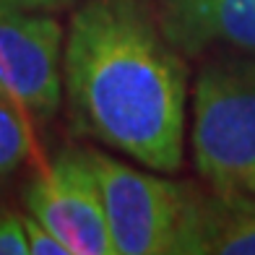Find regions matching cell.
Here are the masks:
<instances>
[{
  "label": "cell",
  "instance_id": "cell-4",
  "mask_svg": "<svg viewBox=\"0 0 255 255\" xmlns=\"http://www.w3.org/2000/svg\"><path fill=\"white\" fill-rule=\"evenodd\" d=\"M26 214L52 229L71 255H115L91 148H63L37 169L24 193Z\"/></svg>",
  "mask_w": 255,
  "mask_h": 255
},
{
  "label": "cell",
  "instance_id": "cell-7",
  "mask_svg": "<svg viewBox=\"0 0 255 255\" xmlns=\"http://www.w3.org/2000/svg\"><path fill=\"white\" fill-rule=\"evenodd\" d=\"M180 255H255V195L185 182Z\"/></svg>",
  "mask_w": 255,
  "mask_h": 255
},
{
  "label": "cell",
  "instance_id": "cell-8",
  "mask_svg": "<svg viewBox=\"0 0 255 255\" xmlns=\"http://www.w3.org/2000/svg\"><path fill=\"white\" fill-rule=\"evenodd\" d=\"M31 115L13 94L0 86V180L26 164L34 151Z\"/></svg>",
  "mask_w": 255,
  "mask_h": 255
},
{
  "label": "cell",
  "instance_id": "cell-3",
  "mask_svg": "<svg viewBox=\"0 0 255 255\" xmlns=\"http://www.w3.org/2000/svg\"><path fill=\"white\" fill-rule=\"evenodd\" d=\"M115 255H180L185 182L91 151Z\"/></svg>",
  "mask_w": 255,
  "mask_h": 255
},
{
  "label": "cell",
  "instance_id": "cell-11",
  "mask_svg": "<svg viewBox=\"0 0 255 255\" xmlns=\"http://www.w3.org/2000/svg\"><path fill=\"white\" fill-rule=\"evenodd\" d=\"M84 0H0V13L18 10V13H60Z\"/></svg>",
  "mask_w": 255,
  "mask_h": 255
},
{
  "label": "cell",
  "instance_id": "cell-6",
  "mask_svg": "<svg viewBox=\"0 0 255 255\" xmlns=\"http://www.w3.org/2000/svg\"><path fill=\"white\" fill-rule=\"evenodd\" d=\"M159 24L180 52L232 47L255 55V0H159Z\"/></svg>",
  "mask_w": 255,
  "mask_h": 255
},
{
  "label": "cell",
  "instance_id": "cell-10",
  "mask_svg": "<svg viewBox=\"0 0 255 255\" xmlns=\"http://www.w3.org/2000/svg\"><path fill=\"white\" fill-rule=\"evenodd\" d=\"M0 255H29L24 219L18 214H0Z\"/></svg>",
  "mask_w": 255,
  "mask_h": 255
},
{
  "label": "cell",
  "instance_id": "cell-9",
  "mask_svg": "<svg viewBox=\"0 0 255 255\" xmlns=\"http://www.w3.org/2000/svg\"><path fill=\"white\" fill-rule=\"evenodd\" d=\"M24 219V232L29 242V255H71L68 248L63 245V240L55 235L52 229H47L39 219H34L31 214L21 216Z\"/></svg>",
  "mask_w": 255,
  "mask_h": 255
},
{
  "label": "cell",
  "instance_id": "cell-5",
  "mask_svg": "<svg viewBox=\"0 0 255 255\" xmlns=\"http://www.w3.org/2000/svg\"><path fill=\"white\" fill-rule=\"evenodd\" d=\"M65 31L55 13H0V86L34 120L47 123L63 102Z\"/></svg>",
  "mask_w": 255,
  "mask_h": 255
},
{
  "label": "cell",
  "instance_id": "cell-1",
  "mask_svg": "<svg viewBox=\"0 0 255 255\" xmlns=\"http://www.w3.org/2000/svg\"><path fill=\"white\" fill-rule=\"evenodd\" d=\"M63 91L78 133L146 169L182 167L188 68L143 0H84L63 50Z\"/></svg>",
  "mask_w": 255,
  "mask_h": 255
},
{
  "label": "cell",
  "instance_id": "cell-2",
  "mask_svg": "<svg viewBox=\"0 0 255 255\" xmlns=\"http://www.w3.org/2000/svg\"><path fill=\"white\" fill-rule=\"evenodd\" d=\"M190 102L193 161L206 188L255 195V55L206 63Z\"/></svg>",
  "mask_w": 255,
  "mask_h": 255
}]
</instances>
